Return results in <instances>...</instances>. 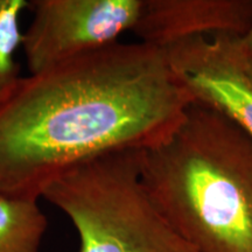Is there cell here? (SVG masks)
<instances>
[{"label": "cell", "mask_w": 252, "mask_h": 252, "mask_svg": "<svg viewBox=\"0 0 252 252\" xmlns=\"http://www.w3.org/2000/svg\"><path fill=\"white\" fill-rule=\"evenodd\" d=\"M163 50L195 102L216 110L252 138V74L235 35L189 37Z\"/></svg>", "instance_id": "obj_5"}, {"label": "cell", "mask_w": 252, "mask_h": 252, "mask_svg": "<svg viewBox=\"0 0 252 252\" xmlns=\"http://www.w3.org/2000/svg\"><path fill=\"white\" fill-rule=\"evenodd\" d=\"M195 102L165 50L115 42L21 77L0 100V191L41 197L83 160L162 143Z\"/></svg>", "instance_id": "obj_1"}, {"label": "cell", "mask_w": 252, "mask_h": 252, "mask_svg": "<svg viewBox=\"0 0 252 252\" xmlns=\"http://www.w3.org/2000/svg\"><path fill=\"white\" fill-rule=\"evenodd\" d=\"M47 224L39 197L0 191V252H39Z\"/></svg>", "instance_id": "obj_7"}, {"label": "cell", "mask_w": 252, "mask_h": 252, "mask_svg": "<svg viewBox=\"0 0 252 252\" xmlns=\"http://www.w3.org/2000/svg\"><path fill=\"white\" fill-rule=\"evenodd\" d=\"M141 151L99 154L68 167L43 186L41 197L76 228L80 252H197L145 189Z\"/></svg>", "instance_id": "obj_3"}, {"label": "cell", "mask_w": 252, "mask_h": 252, "mask_svg": "<svg viewBox=\"0 0 252 252\" xmlns=\"http://www.w3.org/2000/svg\"><path fill=\"white\" fill-rule=\"evenodd\" d=\"M249 65H250V70H251V74H252V65L251 64H249Z\"/></svg>", "instance_id": "obj_10"}, {"label": "cell", "mask_w": 252, "mask_h": 252, "mask_svg": "<svg viewBox=\"0 0 252 252\" xmlns=\"http://www.w3.org/2000/svg\"><path fill=\"white\" fill-rule=\"evenodd\" d=\"M236 42L242 55L244 56L249 64L252 65V24L243 35L236 36Z\"/></svg>", "instance_id": "obj_9"}, {"label": "cell", "mask_w": 252, "mask_h": 252, "mask_svg": "<svg viewBox=\"0 0 252 252\" xmlns=\"http://www.w3.org/2000/svg\"><path fill=\"white\" fill-rule=\"evenodd\" d=\"M27 7L31 2L26 0H0V100L21 78L15 54L23 47L20 19Z\"/></svg>", "instance_id": "obj_8"}, {"label": "cell", "mask_w": 252, "mask_h": 252, "mask_svg": "<svg viewBox=\"0 0 252 252\" xmlns=\"http://www.w3.org/2000/svg\"><path fill=\"white\" fill-rule=\"evenodd\" d=\"M144 0H34L23 48L30 75L117 42L137 24Z\"/></svg>", "instance_id": "obj_4"}, {"label": "cell", "mask_w": 252, "mask_h": 252, "mask_svg": "<svg viewBox=\"0 0 252 252\" xmlns=\"http://www.w3.org/2000/svg\"><path fill=\"white\" fill-rule=\"evenodd\" d=\"M150 197L197 252H252V138L194 102L162 143L141 151Z\"/></svg>", "instance_id": "obj_2"}, {"label": "cell", "mask_w": 252, "mask_h": 252, "mask_svg": "<svg viewBox=\"0 0 252 252\" xmlns=\"http://www.w3.org/2000/svg\"><path fill=\"white\" fill-rule=\"evenodd\" d=\"M251 24L252 0H144L132 31L140 42L163 49L194 36H242Z\"/></svg>", "instance_id": "obj_6"}]
</instances>
